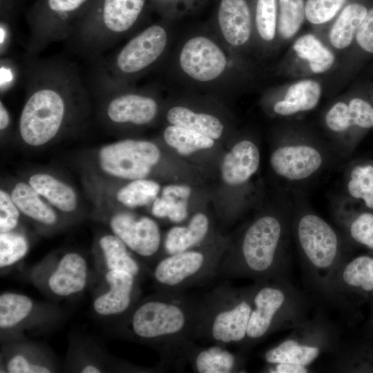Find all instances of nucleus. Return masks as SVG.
<instances>
[{
	"label": "nucleus",
	"instance_id": "44",
	"mask_svg": "<svg viewBox=\"0 0 373 373\" xmlns=\"http://www.w3.org/2000/svg\"><path fill=\"white\" fill-rule=\"evenodd\" d=\"M21 213L10 193L1 189L0 190V233L13 231L18 225Z\"/></svg>",
	"mask_w": 373,
	"mask_h": 373
},
{
	"label": "nucleus",
	"instance_id": "28",
	"mask_svg": "<svg viewBox=\"0 0 373 373\" xmlns=\"http://www.w3.org/2000/svg\"><path fill=\"white\" fill-rule=\"evenodd\" d=\"M322 88L313 79H303L291 84L283 98L274 102V113L280 116H290L314 109L319 103Z\"/></svg>",
	"mask_w": 373,
	"mask_h": 373
},
{
	"label": "nucleus",
	"instance_id": "41",
	"mask_svg": "<svg viewBox=\"0 0 373 373\" xmlns=\"http://www.w3.org/2000/svg\"><path fill=\"white\" fill-rule=\"evenodd\" d=\"M347 0H305V19L311 23L321 25L334 19Z\"/></svg>",
	"mask_w": 373,
	"mask_h": 373
},
{
	"label": "nucleus",
	"instance_id": "39",
	"mask_svg": "<svg viewBox=\"0 0 373 373\" xmlns=\"http://www.w3.org/2000/svg\"><path fill=\"white\" fill-rule=\"evenodd\" d=\"M32 308L31 299L15 293H5L0 296V327H12L26 318Z\"/></svg>",
	"mask_w": 373,
	"mask_h": 373
},
{
	"label": "nucleus",
	"instance_id": "45",
	"mask_svg": "<svg viewBox=\"0 0 373 373\" xmlns=\"http://www.w3.org/2000/svg\"><path fill=\"white\" fill-rule=\"evenodd\" d=\"M355 37L360 47L373 52V8L367 10Z\"/></svg>",
	"mask_w": 373,
	"mask_h": 373
},
{
	"label": "nucleus",
	"instance_id": "52",
	"mask_svg": "<svg viewBox=\"0 0 373 373\" xmlns=\"http://www.w3.org/2000/svg\"><path fill=\"white\" fill-rule=\"evenodd\" d=\"M82 373H99L101 372L100 370L93 365H88L85 366L82 370Z\"/></svg>",
	"mask_w": 373,
	"mask_h": 373
},
{
	"label": "nucleus",
	"instance_id": "5",
	"mask_svg": "<svg viewBox=\"0 0 373 373\" xmlns=\"http://www.w3.org/2000/svg\"><path fill=\"white\" fill-rule=\"evenodd\" d=\"M291 233L307 284L320 299L332 304V280L350 258L346 241L330 224L308 209L293 214Z\"/></svg>",
	"mask_w": 373,
	"mask_h": 373
},
{
	"label": "nucleus",
	"instance_id": "19",
	"mask_svg": "<svg viewBox=\"0 0 373 373\" xmlns=\"http://www.w3.org/2000/svg\"><path fill=\"white\" fill-rule=\"evenodd\" d=\"M332 304L358 305L373 297V253L346 260L335 273L331 283Z\"/></svg>",
	"mask_w": 373,
	"mask_h": 373
},
{
	"label": "nucleus",
	"instance_id": "21",
	"mask_svg": "<svg viewBox=\"0 0 373 373\" xmlns=\"http://www.w3.org/2000/svg\"><path fill=\"white\" fill-rule=\"evenodd\" d=\"M164 117L169 124L194 130L214 140L220 139L226 130L225 122L219 114L193 106L188 96L169 106Z\"/></svg>",
	"mask_w": 373,
	"mask_h": 373
},
{
	"label": "nucleus",
	"instance_id": "3",
	"mask_svg": "<svg viewBox=\"0 0 373 373\" xmlns=\"http://www.w3.org/2000/svg\"><path fill=\"white\" fill-rule=\"evenodd\" d=\"M292 217L289 207L256 217L228 245L216 276L255 282L289 280Z\"/></svg>",
	"mask_w": 373,
	"mask_h": 373
},
{
	"label": "nucleus",
	"instance_id": "51",
	"mask_svg": "<svg viewBox=\"0 0 373 373\" xmlns=\"http://www.w3.org/2000/svg\"><path fill=\"white\" fill-rule=\"evenodd\" d=\"M370 305V314L367 322V334L373 336V297L368 300Z\"/></svg>",
	"mask_w": 373,
	"mask_h": 373
},
{
	"label": "nucleus",
	"instance_id": "15",
	"mask_svg": "<svg viewBox=\"0 0 373 373\" xmlns=\"http://www.w3.org/2000/svg\"><path fill=\"white\" fill-rule=\"evenodd\" d=\"M325 148L307 140H285L271 153L270 166L285 182H305L319 174L329 162V154Z\"/></svg>",
	"mask_w": 373,
	"mask_h": 373
},
{
	"label": "nucleus",
	"instance_id": "18",
	"mask_svg": "<svg viewBox=\"0 0 373 373\" xmlns=\"http://www.w3.org/2000/svg\"><path fill=\"white\" fill-rule=\"evenodd\" d=\"M254 0H218L209 24L232 52L245 59V52L254 40Z\"/></svg>",
	"mask_w": 373,
	"mask_h": 373
},
{
	"label": "nucleus",
	"instance_id": "9",
	"mask_svg": "<svg viewBox=\"0 0 373 373\" xmlns=\"http://www.w3.org/2000/svg\"><path fill=\"white\" fill-rule=\"evenodd\" d=\"M253 285L236 288L222 284L200 299L196 339L235 345L241 350L252 308Z\"/></svg>",
	"mask_w": 373,
	"mask_h": 373
},
{
	"label": "nucleus",
	"instance_id": "16",
	"mask_svg": "<svg viewBox=\"0 0 373 373\" xmlns=\"http://www.w3.org/2000/svg\"><path fill=\"white\" fill-rule=\"evenodd\" d=\"M324 122L335 138L336 149L347 156L356 148L364 132L373 127V106L361 97L337 102L327 111Z\"/></svg>",
	"mask_w": 373,
	"mask_h": 373
},
{
	"label": "nucleus",
	"instance_id": "17",
	"mask_svg": "<svg viewBox=\"0 0 373 373\" xmlns=\"http://www.w3.org/2000/svg\"><path fill=\"white\" fill-rule=\"evenodd\" d=\"M246 359L242 352H232L224 345L203 347L194 341H186L175 345L163 361L179 369L189 364L198 373H233L244 372Z\"/></svg>",
	"mask_w": 373,
	"mask_h": 373
},
{
	"label": "nucleus",
	"instance_id": "7",
	"mask_svg": "<svg viewBox=\"0 0 373 373\" xmlns=\"http://www.w3.org/2000/svg\"><path fill=\"white\" fill-rule=\"evenodd\" d=\"M200 300L183 293H167L149 298L133 311L134 335L160 345V352L181 342L196 339Z\"/></svg>",
	"mask_w": 373,
	"mask_h": 373
},
{
	"label": "nucleus",
	"instance_id": "20",
	"mask_svg": "<svg viewBox=\"0 0 373 373\" xmlns=\"http://www.w3.org/2000/svg\"><path fill=\"white\" fill-rule=\"evenodd\" d=\"M110 227L127 247L144 258L155 255L161 245V234L157 222L146 216L137 217L128 212L112 216Z\"/></svg>",
	"mask_w": 373,
	"mask_h": 373
},
{
	"label": "nucleus",
	"instance_id": "49",
	"mask_svg": "<svg viewBox=\"0 0 373 373\" xmlns=\"http://www.w3.org/2000/svg\"><path fill=\"white\" fill-rule=\"evenodd\" d=\"M189 186L180 184H170L162 189V195H170L178 199H187L191 195Z\"/></svg>",
	"mask_w": 373,
	"mask_h": 373
},
{
	"label": "nucleus",
	"instance_id": "25",
	"mask_svg": "<svg viewBox=\"0 0 373 373\" xmlns=\"http://www.w3.org/2000/svg\"><path fill=\"white\" fill-rule=\"evenodd\" d=\"M87 265L85 259L74 252L60 260L48 279V286L57 295L67 296L82 291L86 284Z\"/></svg>",
	"mask_w": 373,
	"mask_h": 373
},
{
	"label": "nucleus",
	"instance_id": "33",
	"mask_svg": "<svg viewBox=\"0 0 373 373\" xmlns=\"http://www.w3.org/2000/svg\"><path fill=\"white\" fill-rule=\"evenodd\" d=\"M296 54L306 60L312 71L321 74L329 70L335 61L334 55L314 35L298 37L293 45Z\"/></svg>",
	"mask_w": 373,
	"mask_h": 373
},
{
	"label": "nucleus",
	"instance_id": "36",
	"mask_svg": "<svg viewBox=\"0 0 373 373\" xmlns=\"http://www.w3.org/2000/svg\"><path fill=\"white\" fill-rule=\"evenodd\" d=\"M160 190L155 181L146 178L131 180L119 188L115 194L116 200L128 208L145 206L153 202Z\"/></svg>",
	"mask_w": 373,
	"mask_h": 373
},
{
	"label": "nucleus",
	"instance_id": "46",
	"mask_svg": "<svg viewBox=\"0 0 373 373\" xmlns=\"http://www.w3.org/2000/svg\"><path fill=\"white\" fill-rule=\"evenodd\" d=\"M7 370L10 373H49L50 370L44 366L30 363L22 355H16L11 358Z\"/></svg>",
	"mask_w": 373,
	"mask_h": 373
},
{
	"label": "nucleus",
	"instance_id": "32",
	"mask_svg": "<svg viewBox=\"0 0 373 373\" xmlns=\"http://www.w3.org/2000/svg\"><path fill=\"white\" fill-rule=\"evenodd\" d=\"M367 9L358 2L346 3L338 14L329 34L331 44L337 49L348 47L364 19Z\"/></svg>",
	"mask_w": 373,
	"mask_h": 373
},
{
	"label": "nucleus",
	"instance_id": "42",
	"mask_svg": "<svg viewBox=\"0 0 373 373\" xmlns=\"http://www.w3.org/2000/svg\"><path fill=\"white\" fill-rule=\"evenodd\" d=\"M151 212L157 218H168L171 222H180L187 217L186 199L162 195L153 200Z\"/></svg>",
	"mask_w": 373,
	"mask_h": 373
},
{
	"label": "nucleus",
	"instance_id": "34",
	"mask_svg": "<svg viewBox=\"0 0 373 373\" xmlns=\"http://www.w3.org/2000/svg\"><path fill=\"white\" fill-rule=\"evenodd\" d=\"M109 270H121L137 276L140 267L125 243L115 234L103 236L99 242Z\"/></svg>",
	"mask_w": 373,
	"mask_h": 373
},
{
	"label": "nucleus",
	"instance_id": "4",
	"mask_svg": "<svg viewBox=\"0 0 373 373\" xmlns=\"http://www.w3.org/2000/svg\"><path fill=\"white\" fill-rule=\"evenodd\" d=\"M149 0H93L66 40L73 53L93 61L149 24Z\"/></svg>",
	"mask_w": 373,
	"mask_h": 373
},
{
	"label": "nucleus",
	"instance_id": "30",
	"mask_svg": "<svg viewBox=\"0 0 373 373\" xmlns=\"http://www.w3.org/2000/svg\"><path fill=\"white\" fill-rule=\"evenodd\" d=\"M210 230V222L207 215L197 213L186 226H175L166 233L164 248L167 255L191 249L203 244Z\"/></svg>",
	"mask_w": 373,
	"mask_h": 373
},
{
	"label": "nucleus",
	"instance_id": "48",
	"mask_svg": "<svg viewBox=\"0 0 373 373\" xmlns=\"http://www.w3.org/2000/svg\"><path fill=\"white\" fill-rule=\"evenodd\" d=\"M262 372L269 373H307L312 371L309 366L289 363H277L266 364Z\"/></svg>",
	"mask_w": 373,
	"mask_h": 373
},
{
	"label": "nucleus",
	"instance_id": "10",
	"mask_svg": "<svg viewBox=\"0 0 373 373\" xmlns=\"http://www.w3.org/2000/svg\"><path fill=\"white\" fill-rule=\"evenodd\" d=\"M88 86L99 97L101 119L111 128L147 126L160 115V97L153 86L116 83L94 72Z\"/></svg>",
	"mask_w": 373,
	"mask_h": 373
},
{
	"label": "nucleus",
	"instance_id": "11",
	"mask_svg": "<svg viewBox=\"0 0 373 373\" xmlns=\"http://www.w3.org/2000/svg\"><path fill=\"white\" fill-rule=\"evenodd\" d=\"M341 344L339 331L323 312L308 318L263 354L266 364L289 363L310 366L324 354H334Z\"/></svg>",
	"mask_w": 373,
	"mask_h": 373
},
{
	"label": "nucleus",
	"instance_id": "47",
	"mask_svg": "<svg viewBox=\"0 0 373 373\" xmlns=\"http://www.w3.org/2000/svg\"><path fill=\"white\" fill-rule=\"evenodd\" d=\"M12 61L8 57L1 58V93L8 92L15 84L17 77Z\"/></svg>",
	"mask_w": 373,
	"mask_h": 373
},
{
	"label": "nucleus",
	"instance_id": "40",
	"mask_svg": "<svg viewBox=\"0 0 373 373\" xmlns=\"http://www.w3.org/2000/svg\"><path fill=\"white\" fill-rule=\"evenodd\" d=\"M28 249L26 238L18 233H0V267L12 265L25 256Z\"/></svg>",
	"mask_w": 373,
	"mask_h": 373
},
{
	"label": "nucleus",
	"instance_id": "23",
	"mask_svg": "<svg viewBox=\"0 0 373 373\" xmlns=\"http://www.w3.org/2000/svg\"><path fill=\"white\" fill-rule=\"evenodd\" d=\"M109 290L94 301L95 312L102 315H116L127 312L132 305L136 277L121 270L106 274Z\"/></svg>",
	"mask_w": 373,
	"mask_h": 373
},
{
	"label": "nucleus",
	"instance_id": "38",
	"mask_svg": "<svg viewBox=\"0 0 373 373\" xmlns=\"http://www.w3.org/2000/svg\"><path fill=\"white\" fill-rule=\"evenodd\" d=\"M305 0H278L277 31L290 39L300 30L305 19Z\"/></svg>",
	"mask_w": 373,
	"mask_h": 373
},
{
	"label": "nucleus",
	"instance_id": "26",
	"mask_svg": "<svg viewBox=\"0 0 373 373\" xmlns=\"http://www.w3.org/2000/svg\"><path fill=\"white\" fill-rule=\"evenodd\" d=\"M345 191L347 200L373 212V160L352 162L345 171Z\"/></svg>",
	"mask_w": 373,
	"mask_h": 373
},
{
	"label": "nucleus",
	"instance_id": "29",
	"mask_svg": "<svg viewBox=\"0 0 373 373\" xmlns=\"http://www.w3.org/2000/svg\"><path fill=\"white\" fill-rule=\"evenodd\" d=\"M28 182L51 206L64 213H72L78 206L75 189L66 182L48 173L31 175Z\"/></svg>",
	"mask_w": 373,
	"mask_h": 373
},
{
	"label": "nucleus",
	"instance_id": "2",
	"mask_svg": "<svg viewBox=\"0 0 373 373\" xmlns=\"http://www.w3.org/2000/svg\"><path fill=\"white\" fill-rule=\"evenodd\" d=\"M158 69L174 87L213 96L233 93L247 77L245 59L222 42L209 23L178 32Z\"/></svg>",
	"mask_w": 373,
	"mask_h": 373
},
{
	"label": "nucleus",
	"instance_id": "24",
	"mask_svg": "<svg viewBox=\"0 0 373 373\" xmlns=\"http://www.w3.org/2000/svg\"><path fill=\"white\" fill-rule=\"evenodd\" d=\"M331 370L336 372L373 373V336L341 343L333 354Z\"/></svg>",
	"mask_w": 373,
	"mask_h": 373
},
{
	"label": "nucleus",
	"instance_id": "35",
	"mask_svg": "<svg viewBox=\"0 0 373 373\" xmlns=\"http://www.w3.org/2000/svg\"><path fill=\"white\" fill-rule=\"evenodd\" d=\"M165 142L181 155L207 149L214 145V140L194 130L169 124L163 132Z\"/></svg>",
	"mask_w": 373,
	"mask_h": 373
},
{
	"label": "nucleus",
	"instance_id": "14",
	"mask_svg": "<svg viewBox=\"0 0 373 373\" xmlns=\"http://www.w3.org/2000/svg\"><path fill=\"white\" fill-rule=\"evenodd\" d=\"M160 156L159 148L153 142L124 139L102 146L98 151L97 162L106 175L133 180L146 178Z\"/></svg>",
	"mask_w": 373,
	"mask_h": 373
},
{
	"label": "nucleus",
	"instance_id": "8",
	"mask_svg": "<svg viewBox=\"0 0 373 373\" xmlns=\"http://www.w3.org/2000/svg\"><path fill=\"white\" fill-rule=\"evenodd\" d=\"M309 301L289 280L256 282L247 337L240 350L247 354L272 333L294 329L309 318Z\"/></svg>",
	"mask_w": 373,
	"mask_h": 373
},
{
	"label": "nucleus",
	"instance_id": "13",
	"mask_svg": "<svg viewBox=\"0 0 373 373\" xmlns=\"http://www.w3.org/2000/svg\"><path fill=\"white\" fill-rule=\"evenodd\" d=\"M93 0H39L28 14V57H35L52 43L66 41Z\"/></svg>",
	"mask_w": 373,
	"mask_h": 373
},
{
	"label": "nucleus",
	"instance_id": "31",
	"mask_svg": "<svg viewBox=\"0 0 373 373\" xmlns=\"http://www.w3.org/2000/svg\"><path fill=\"white\" fill-rule=\"evenodd\" d=\"M10 193L21 213L28 218L46 225L56 223L57 216L52 206L28 181L16 183Z\"/></svg>",
	"mask_w": 373,
	"mask_h": 373
},
{
	"label": "nucleus",
	"instance_id": "22",
	"mask_svg": "<svg viewBox=\"0 0 373 373\" xmlns=\"http://www.w3.org/2000/svg\"><path fill=\"white\" fill-rule=\"evenodd\" d=\"M260 161V151L256 144L249 140H242L224 157L221 165L222 178L229 185H242L256 173Z\"/></svg>",
	"mask_w": 373,
	"mask_h": 373
},
{
	"label": "nucleus",
	"instance_id": "1",
	"mask_svg": "<svg viewBox=\"0 0 373 373\" xmlns=\"http://www.w3.org/2000/svg\"><path fill=\"white\" fill-rule=\"evenodd\" d=\"M26 58V95L17 132L26 145L40 147L86 117L90 91L75 63L54 57Z\"/></svg>",
	"mask_w": 373,
	"mask_h": 373
},
{
	"label": "nucleus",
	"instance_id": "27",
	"mask_svg": "<svg viewBox=\"0 0 373 373\" xmlns=\"http://www.w3.org/2000/svg\"><path fill=\"white\" fill-rule=\"evenodd\" d=\"M337 209L336 220L343 227L347 242L373 253V212L347 205Z\"/></svg>",
	"mask_w": 373,
	"mask_h": 373
},
{
	"label": "nucleus",
	"instance_id": "37",
	"mask_svg": "<svg viewBox=\"0 0 373 373\" xmlns=\"http://www.w3.org/2000/svg\"><path fill=\"white\" fill-rule=\"evenodd\" d=\"M278 23V0H254V39L262 44L274 41Z\"/></svg>",
	"mask_w": 373,
	"mask_h": 373
},
{
	"label": "nucleus",
	"instance_id": "6",
	"mask_svg": "<svg viewBox=\"0 0 373 373\" xmlns=\"http://www.w3.org/2000/svg\"><path fill=\"white\" fill-rule=\"evenodd\" d=\"M175 21L162 17L147 24L114 52L93 60L94 73L116 83L135 84L166 58L178 34Z\"/></svg>",
	"mask_w": 373,
	"mask_h": 373
},
{
	"label": "nucleus",
	"instance_id": "50",
	"mask_svg": "<svg viewBox=\"0 0 373 373\" xmlns=\"http://www.w3.org/2000/svg\"><path fill=\"white\" fill-rule=\"evenodd\" d=\"M11 124V117L10 112L1 99L0 101V131L3 133L9 128Z\"/></svg>",
	"mask_w": 373,
	"mask_h": 373
},
{
	"label": "nucleus",
	"instance_id": "43",
	"mask_svg": "<svg viewBox=\"0 0 373 373\" xmlns=\"http://www.w3.org/2000/svg\"><path fill=\"white\" fill-rule=\"evenodd\" d=\"M151 7L163 18L176 20L199 8L205 0H149Z\"/></svg>",
	"mask_w": 373,
	"mask_h": 373
},
{
	"label": "nucleus",
	"instance_id": "12",
	"mask_svg": "<svg viewBox=\"0 0 373 373\" xmlns=\"http://www.w3.org/2000/svg\"><path fill=\"white\" fill-rule=\"evenodd\" d=\"M228 247L226 242L167 255L155 265L153 276L162 292L183 293L217 276Z\"/></svg>",
	"mask_w": 373,
	"mask_h": 373
}]
</instances>
